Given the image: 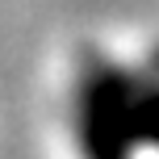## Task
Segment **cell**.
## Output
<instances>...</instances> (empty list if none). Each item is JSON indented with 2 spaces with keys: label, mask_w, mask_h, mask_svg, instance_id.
Returning <instances> with one entry per match:
<instances>
[{
  "label": "cell",
  "mask_w": 159,
  "mask_h": 159,
  "mask_svg": "<svg viewBox=\"0 0 159 159\" xmlns=\"http://www.w3.org/2000/svg\"><path fill=\"white\" fill-rule=\"evenodd\" d=\"M46 159H159V17L67 34L42 80Z\"/></svg>",
  "instance_id": "6da1fadb"
}]
</instances>
